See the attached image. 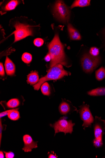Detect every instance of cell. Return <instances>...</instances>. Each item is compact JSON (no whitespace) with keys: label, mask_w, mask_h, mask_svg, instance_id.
Listing matches in <instances>:
<instances>
[{"label":"cell","mask_w":105,"mask_h":158,"mask_svg":"<svg viewBox=\"0 0 105 158\" xmlns=\"http://www.w3.org/2000/svg\"><path fill=\"white\" fill-rule=\"evenodd\" d=\"M51 60L50 67L52 68L58 64L67 67L64 47L60 40L59 35L56 34L52 41L48 45Z\"/></svg>","instance_id":"1"},{"label":"cell","mask_w":105,"mask_h":158,"mask_svg":"<svg viewBox=\"0 0 105 158\" xmlns=\"http://www.w3.org/2000/svg\"><path fill=\"white\" fill-rule=\"evenodd\" d=\"M70 75V73L64 69L62 64H57L50 69L46 75L41 78L38 83L34 85V89L38 90L42 85L46 81L59 80Z\"/></svg>","instance_id":"2"},{"label":"cell","mask_w":105,"mask_h":158,"mask_svg":"<svg viewBox=\"0 0 105 158\" xmlns=\"http://www.w3.org/2000/svg\"><path fill=\"white\" fill-rule=\"evenodd\" d=\"M75 125V123H73L72 120H68L66 117L63 116L54 124H50V125L54 129L55 136L57 134L61 132L64 133L65 135L68 133L71 134L73 132V127Z\"/></svg>","instance_id":"3"},{"label":"cell","mask_w":105,"mask_h":158,"mask_svg":"<svg viewBox=\"0 0 105 158\" xmlns=\"http://www.w3.org/2000/svg\"><path fill=\"white\" fill-rule=\"evenodd\" d=\"M53 14L55 17L59 21L65 23L69 21L70 11L63 1H58L56 2L54 6Z\"/></svg>","instance_id":"4"},{"label":"cell","mask_w":105,"mask_h":158,"mask_svg":"<svg viewBox=\"0 0 105 158\" xmlns=\"http://www.w3.org/2000/svg\"><path fill=\"white\" fill-rule=\"evenodd\" d=\"M100 57L95 56L88 54H84L81 59V65L83 71L86 73H91L99 65Z\"/></svg>","instance_id":"5"},{"label":"cell","mask_w":105,"mask_h":158,"mask_svg":"<svg viewBox=\"0 0 105 158\" xmlns=\"http://www.w3.org/2000/svg\"><path fill=\"white\" fill-rule=\"evenodd\" d=\"M14 26L16 28V30L12 34L14 35V43L28 36H33L32 26L26 25L19 22H17Z\"/></svg>","instance_id":"6"},{"label":"cell","mask_w":105,"mask_h":158,"mask_svg":"<svg viewBox=\"0 0 105 158\" xmlns=\"http://www.w3.org/2000/svg\"><path fill=\"white\" fill-rule=\"evenodd\" d=\"M80 108L78 112L80 114L81 120L83 122L82 126L84 130H85L86 128L91 127L92 124L94 123L95 120L89 109V105L85 104L83 102V105L80 107Z\"/></svg>","instance_id":"7"},{"label":"cell","mask_w":105,"mask_h":158,"mask_svg":"<svg viewBox=\"0 0 105 158\" xmlns=\"http://www.w3.org/2000/svg\"><path fill=\"white\" fill-rule=\"evenodd\" d=\"M94 124L95 138H103L105 130V121L96 116Z\"/></svg>","instance_id":"8"},{"label":"cell","mask_w":105,"mask_h":158,"mask_svg":"<svg viewBox=\"0 0 105 158\" xmlns=\"http://www.w3.org/2000/svg\"><path fill=\"white\" fill-rule=\"evenodd\" d=\"M24 146L22 150L25 152H31L33 149L38 148V141H35L32 137L28 134L24 135L23 137Z\"/></svg>","instance_id":"9"},{"label":"cell","mask_w":105,"mask_h":158,"mask_svg":"<svg viewBox=\"0 0 105 158\" xmlns=\"http://www.w3.org/2000/svg\"><path fill=\"white\" fill-rule=\"evenodd\" d=\"M59 110L60 113L65 116L77 110L76 108L73 106L70 101L66 99H62V102L59 105Z\"/></svg>","instance_id":"10"},{"label":"cell","mask_w":105,"mask_h":158,"mask_svg":"<svg viewBox=\"0 0 105 158\" xmlns=\"http://www.w3.org/2000/svg\"><path fill=\"white\" fill-rule=\"evenodd\" d=\"M1 104L4 108V109H14L17 108L21 104V101L18 98H14L10 99L6 102H1Z\"/></svg>","instance_id":"11"},{"label":"cell","mask_w":105,"mask_h":158,"mask_svg":"<svg viewBox=\"0 0 105 158\" xmlns=\"http://www.w3.org/2000/svg\"><path fill=\"white\" fill-rule=\"evenodd\" d=\"M5 66L7 74L11 77L14 76L15 73V66L7 56L6 57Z\"/></svg>","instance_id":"12"},{"label":"cell","mask_w":105,"mask_h":158,"mask_svg":"<svg viewBox=\"0 0 105 158\" xmlns=\"http://www.w3.org/2000/svg\"><path fill=\"white\" fill-rule=\"evenodd\" d=\"M68 31L70 39L73 40H80L81 37L79 32L70 23L67 25Z\"/></svg>","instance_id":"13"},{"label":"cell","mask_w":105,"mask_h":158,"mask_svg":"<svg viewBox=\"0 0 105 158\" xmlns=\"http://www.w3.org/2000/svg\"><path fill=\"white\" fill-rule=\"evenodd\" d=\"M39 76L36 71L32 72L27 77V82L31 85H35L39 80Z\"/></svg>","instance_id":"14"},{"label":"cell","mask_w":105,"mask_h":158,"mask_svg":"<svg viewBox=\"0 0 105 158\" xmlns=\"http://www.w3.org/2000/svg\"><path fill=\"white\" fill-rule=\"evenodd\" d=\"M88 95L93 96H105V87H99L87 92Z\"/></svg>","instance_id":"15"},{"label":"cell","mask_w":105,"mask_h":158,"mask_svg":"<svg viewBox=\"0 0 105 158\" xmlns=\"http://www.w3.org/2000/svg\"><path fill=\"white\" fill-rule=\"evenodd\" d=\"M19 108L13 109L7 115L8 118L11 120L16 121L20 118V114L18 110Z\"/></svg>","instance_id":"16"},{"label":"cell","mask_w":105,"mask_h":158,"mask_svg":"<svg viewBox=\"0 0 105 158\" xmlns=\"http://www.w3.org/2000/svg\"><path fill=\"white\" fill-rule=\"evenodd\" d=\"M91 1L89 0H77L75 1L71 6L72 9L75 7H84L88 6L91 4Z\"/></svg>","instance_id":"17"},{"label":"cell","mask_w":105,"mask_h":158,"mask_svg":"<svg viewBox=\"0 0 105 158\" xmlns=\"http://www.w3.org/2000/svg\"><path fill=\"white\" fill-rule=\"evenodd\" d=\"M41 91L42 94L45 96H49L51 94L50 86L47 82H45L41 85Z\"/></svg>","instance_id":"18"},{"label":"cell","mask_w":105,"mask_h":158,"mask_svg":"<svg viewBox=\"0 0 105 158\" xmlns=\"http://www.w3.org/2000/svg\"><path fill=\"white\" fill-rule=\"evenodd\" d=\"M95 77L99 81L103 80L105 78V68L102 67L97 70L96 71Z\"/></svg>","instance_id":"19"},{"label":"cell","mask_w":105,"mask_h":158,"mask_svg":"<svg viewBox=\"0 0 105 158\" xmlns=\"http://www.w3.org/2000/svg\"><path fill=\"white\" fill-rule=\"evenodd\" d=\"M20 2L18 1H11L4 8L5 11H9L15 9L19 4Z\"/></svg>","instance_id":"20"},{"label":"cell","mask_w":105,"mask_h":158,"mask_svg":"<svg viewBox=\"0 0 105 158\" xmlns=\"http://www.w3.org/2000/svg\"><path fill=\"white\" fill-rule=\"evenodd\" d=\"M22 60L25 63L29 64L32 60V55L28 53H24L22 55Z\"/></svg>","instance_id":"21"},{"label":"cell","mask_w":105,"mask_h":158,"mask_svg":"<svg viewBox=\"0 0 105 158\" xmlns=\"http://www.w3.org/2000/svg\"><path fill=\"white\" fill-rule=\"evenodd\" d=\"M94 146L96 148H100L103 144V138H95L93 141Z\"/></svg>","instance_id":"22"},{"label":"cell","mask_w":105,"mask_h":158,"mask_svg":"<svg viewBox=\"0 0 105 158\" xmlns=\"http://www.w3.org/2000/svg\"><path fill=\"white\" fill-rule=\"evenodd\" d=\"M0 144H1L2 142V132L5 131L6 127V125L2 124V118L0 119Z\"/></svg>","instance_id":"23"},{"label":"cell","mask_w":105,"mask_h":158,"mask_svg":"<svg viewBox=\"0 0 105 158\" xmlns=\"http://www.w3.org/2000/svg\"><path fill=\"white\" fill-rule=\"evenodd\" d=\"M89 52L91 55L96 56L99 54V50L96 47H92L90 49Z\"/></svg>","instance_id":"24"},{"label":"cell","mask_w":105,"mask_h":158,"mask_svg":"<svg viewBox=\"0 0 105 158\" xmlns=\"http://www.w3.org/2000/svg\"><path fill=\"white\" fill-rule=\"evenodd\" d=\"M44 41L41 38H37L34 41V45L37 47H39L42 46L43 44Z\"/></svg>","instance_id":"25"},{"label":"cell","mask_w":105,"mask_h":158,"mask_svg":"<svg viewBox=\"0 0 105 158\" xmlns=\"http://www.w3.org/2000/svg\"><path fill=\"white\" fill-rule=\"evenodd\" d=\"M5 154V157L6 158H14L15 156L14 153L12 152H6L3 151Z\"/></svg>","instance_id":"26"},{"label":"cell","mask_w":105,"mask_h":158,"mask_svg":"<svg viewBox=\"0 0 105 158\" xmlns=\"http://www.w3.org/2000/svg\"><path fill=\"white\" fill-rule=\"evenodd\" d=\"M0 75L2 77H4L5 76V72L3 64L1 63L0 64Z\"/></svg>","instance_id":"27"},{"label":"cell","mask_w":105,"mask_h":158,"mask_svg":"<svg viewBox=\"0 0 105 158\" xmlns=\"http://www.w3.org/2000/svg\"><path fill=\"white\" fill-rule=\"evenodd\" d=\"M48 155L49 158H57L58 157L54 151H51L50 152H49Z\"/></svg>","instance_id":"28"},{"label":"cell","mask_w":105,"mask_h":158,"mask_svg":"<svg viewBox=\"0 0 105 158\" xmlns=\"http://www.w3.org/2000/svg\"><path fill=\"white\" fill-rule=\"evenodd\" d=\"M12 110V109L8 110L0 113V118H2L3 117L7 115Z\"/></svg>","instance_id":"29"},{"label":"cell","mask_w":105,"mask_h":158,"mask_svg":"<svg viewBox=\"0 0 105 158\" xmlns=\"http://www.w3.org/2000/svg\"><path fill=\"white\" fill-rule=\"evenodd\" d=\"M44 60H46V62H47L50 61L51 60V56L49 54H47V55L46 56H45Z\"/></svg>","instance_id":"30"},{"label":"cell","mask_w":105,"mask_h":158,"mask_svg":"<svg viewBox=\"0 0 105 158\" xmlns=\"http://www.w3.org/2000/svg\"><path fill=\"white\" fill-rule=\"evenodd\" d=\"M4 152H3L1 150L0 151V158H4L5 156L4 154Z\"/></svg>","instance_id":"31"},{"label":"cell","mask_w":105,"mask_h":158,"mask_svg":"<svg viewBox=\"0 0 105 158\" xmlns=\"http://www.w3.org/2000/svg\"><path fill=\"white\" fill-rule=\"evenodd\" d=\"M103 37H104V47L105 48V29H104L103 30Z\"/></svg>","instance_id":"32"}]
</instances>
